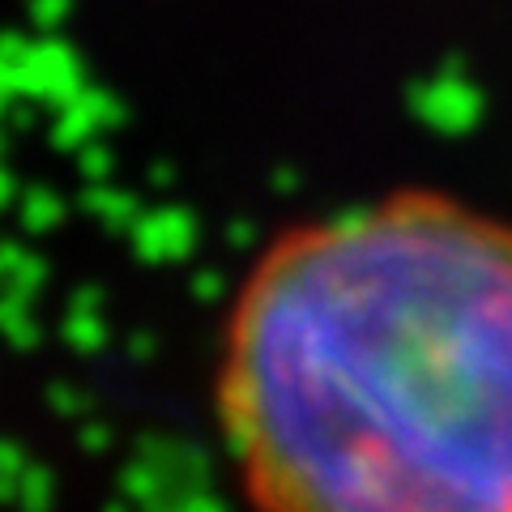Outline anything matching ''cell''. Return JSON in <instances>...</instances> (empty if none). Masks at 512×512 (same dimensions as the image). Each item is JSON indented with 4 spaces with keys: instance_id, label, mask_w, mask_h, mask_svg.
<instances>
[{
    "instance_id": "obj_1",
    "label": "cell",
    "mask_w": 512,
    "mask_h": 512,
    "mask_svg": "<svg viewBox=\"0 0 512 512\" xmlns=\"http://www.w3.org/2000/svg\"><path fill=\"white\" fill-rule=\"evenodd\" d=\"M214 419L252 512H512V218L402 188L269 239Z\"/></svg>"
}]
</instances>
